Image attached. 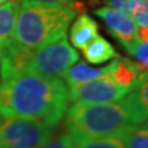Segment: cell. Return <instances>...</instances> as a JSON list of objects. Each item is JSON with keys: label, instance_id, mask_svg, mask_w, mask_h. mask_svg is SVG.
Returning a JSON list of instances; mask_svg holds the SVG:
<instances>
[{"label": "cell", "instance_id": "6da1fadb", "mask_svg": "<svg viewBox=\"0 0 148 148\" xmlns=\"http://www.w3.org/2000/svg\"><path fill=\"white\" fill-rule=\"evenodd\" d=\"M67 88L58 77L21 74L0 83V116L25 117L54 127L67 111Z\"/></svg>", "mask_w": 148, "mask_h": 148}, {"label": "cell", "instance_id": "7a4b0ae2", "mask_svg": "<svg viewBox=\"0 0 148 148\" xmlns=\"http://www.w3.org/2000/svg\"><path fill=\"white\" fill-rule=\"evenodd\" d=\"M147 79L123 99L108 104L74 103L66 111V126L77 142L127 132L147 121Z\"/></svg>", "mask_w": 148, "mask_h": 148}, {"label": "cell", "instance_id": "3957f363", "mask_svg": "<svg viewBox=\"0 0 148 148\" xmlns=\"http://www.w3.org/2000/svg\"><path fill=\"white\" fill-rule=\"evenodd\" d=\"M77 9L20 0L14 41L30 49H40L66 38L67 30L74 20Z\"/></svg>", "mask_w": 148, "mask_h": 148}, {"label": "cell", "instance_id": "277c9868", "mask_svg": "<svg viewBox=\"0 0 148 148\" xmlns=\"http://www.w3.org/2000/svg\"><path fill=\"white\" fill-rule=\"evenodd\" d=\"M53 127L25 117H10L0 121V148H38L48 142Z\"/></svg>", "mask_w": 148, "mask_h": 148}, {"label": "cell", "instance_id": "5b68a950", "mask_svg": "<svg viewBox=\"0 0 148 148\" xmlns=\"http://www.w3.org/2000/svg\"><path fill=\"white\" fill-rule=\"evenodd\" d=\"M78 59V52L66 38H62L46 47L36 49L32 54L26 73L59 78L62 73L75 64Z\"/></svg>", "mask_w": 148, "mask_h": 148}, {"label": "cell", "instance_id": "8992f818", "mask_svg": "<svg viewBox=\"0 0 148 148\" xmlns=\"http://www.w3.org/2000/svg\"><path fill=\"white\" fill-rule=\"evenodd\" d=\"M128 90L117 85L111 75L80 83L67 89V100L71 103L108 104L123 99Z\"/></svg>", "mask_w": 148, "mask_h": 148}, {"label": "cell", "instance_id": "52a82bcc", "mask_svg": "<svg viewBox=\"0 0 148 148\" xmlns=\"http://www.w3.org/2000/svg\"><path fill=\"white\" fill-rule=\"evenodd\" d=\"M92 11L103 20L111 35L120 41L122 46L132 42L137 37V26L126 14H122L109 6H101Z\"/></svg>", "mask_w": 148, "mask_h": 148}, {"label": "cell", "instance_id": "ba28073f", "mask_svg": "<svg viewBox=\"0 0 148 148\" xmlns=\"http://www.w3.org/2000/svg\"><path fill=\"white\" fill-rule=\"evenodd\" d=\"M34 52V49H30L12 41L0 56V78L1 80L26 74Z\"/></svg>", "mask_w": 148, "mask_h": 148}, {"label": "cell", "instance_id": "9c48e42d", "mask_svg": "<svg viewBox=\"0 0 148 148\" xmlns=\"http://www.w3.org/2000/svg\"><path fill=\"white\" fill-rule=\"evenodd\" d=\"M119 59H114L111 63H109L105 67H91L85 62H78L73 64L71 68H68L66 72L61 74V79H64L67 83L68 88L74 86L80 83L95 80L98 78L105 77V75H111V73L115 71V68L117 66Z\"/></svg>", "mask_w": 148, "mask_h": 148}, {"label": "cell", "instance_id": "30bf717a", "mask_svg": "<svg viewBox=\"0 0 148 148\" xmlns=\"http://www.w3.org/2000/svg\"><path fill=\"white\" fill-rule=\"evenodd\" d=\"M111 77L117 85L131 91L141 82L147 79V73H143L131 59L120 58L115 71L111 73Z\"/></svg>", "mask_w": 148, "mask_h": 148}, {"label": "cell", "instance_id": "8fae6325", "mask_svg": "<svg viewBox=\"0 0 148 148\" xmlns=\"http://www.w3.org/2000/svg\"><path fill=\"white\" fill-rule=\"evenodd\" d=\"M99 26L94 18L86 14L79 15L71 27V42L75 48L84 49L98 36Z\"/></svg>", "mask_w": 148, "mask_h": 148}, {"label": "cell", "instance_id": "7c38bea8", "mask_svg": "<svg viewBox=\"0 0 148 148\" xmlns=\"http://www.w3.org/2000/svg\"><path fill=\"white\" fill-rule=\"evenodd\" d=\"M20 0H9L0 5V56L14 41V27Z\"/></svg>", "mask_w": 148, "mask_h": 148}, {"label": "cell", "instance_id": "4fadbf2b", "mask_svg": "<svg viewBox=\"0 0 148 148\" xmlns=\"http://www.w3.org/2000/svg\"><path fill=\"white\" fill-rule=\"evenodd\" d=\"M83 54H84L86 62L90 64H103L110 59L119 57L112 45L100 35L96 36L83 49Z\"/></svg>", "mask_w": 148, "mask_h": 148}, {"label": "cell", "instance_id": "5bb4252c", "mask_svg": "<svg viewBox=\"0 0 148 148\" xmlns=\"http://www.w3.org/2000/svg\"><path fill=\"white\" fill-rule=\"evenodd\" d=\"M75 148H126V132L79 141Z\"/></svg>", "mask_w": 148, "mask_h": 148}, {"label": "cell", "instance_id": "9a60e30c", "mask_svg": "<svg viewBox=\"0 0 148 148\" xmlns=\"http://www.w3.org/2000/svg\"><path fill=\"white\" fill-rule=\"evenodd\" d=\"M127 52L131 54V57L135 59V63L138 66L143 73H147L148 67V41L140 40L136 37L132 42L123 45Z\"/></svg>", "mask_w": 148, "mask_h": 148}, {"label": "cell", "instance_id": "2e32d148", "mask_svg": "<svg viewBox=\"0 0 148 148\" xmlns=\"http://www.w3.org/2000/svg\"><path fill=\"white\" fill-rule=\"evenodd\" d=\"M128 16L133 20L137 29H148V0H131Z\"/></svg>", "mask_w": 148, "mask_h": 148}, {"label": "cell", "instance_id": "e0dca14e", "mask_svg": "<svg viewBox=\"0 0 148 148\" xmlns=\"http://www.w3.org/2000/svg\"><path fill=\"white\" fill-rule=\"evenodd\" d=\"M126 148H148L147 122L137 125L126 132Z\"/></svg>", "mask_w": 148, "mask_h": 148}, {"label": "cell", "instance_id": "ac0fdd59", "mask_svg": "<svg viewBox=\"0 0 148 148\" xmlns=\"http://www.w3.org/2000/svg\"><path fill=\"white\" fill-rule=\"evenodd\" d=\"M75 146L77 141L69 133H63L56 138H51L48 142L38 148H75Z\"/></svg>", "mask_w": 148, "mask_h": 148}, {"label": "cell", "instance_id": "d6986e66", "mask_svg": "<svg viewBox=\"0 0 148 148\" xmlns=\"http://www.w3.org/2000/svg\"><path fill=\"white\" fill-rule=\"evenodd\" d=\"M104 1L106 4V6L112 8L115 10L128 15V5L131 0H104Z\"/></svg>", "mask_w": 148, "mask_h": 148}, {"label": "cell", "instance_id": "ffe728a7", "mask_svg": "<svg viewBox=\"0 0 148 148\" xmlns=\"http://www.w3.org/2000/svg\"><path fill=\"white\" fill-rule=\"evenodd\" d=\"M29 1L49 4V5H61V6H74L75 0H29Z\"/></svg>", "mask_w": 148, "mask_h": 148}, {"label": "cell", "instance_id": "44dd1931", "mask_svg": "<svg viewBox=\"0 0 148 148\" xmlns=\"http://www.w3.org/2000/svg\"><path fill=\"white\" fill-rule=\"evenodd\" d=\"M1 1H3V3H5V1H9V0H1Z\"/></svg>", "mask_w": 148, "mask_h": 148}, {"label": "cell", "instance_id": "7402d4cb", "mask_svg": "<svg viewBox=\"0 0 148 148\" xmlns=\"http://www.w3.org/2000/svg\"><path fill=\"white\" fill-rule=\"evenodd\" d=\"M1 4H3V1H1V0H0V5H1Z\"/></svg>", "mask_w": 148, "mask_h": 148}, {"label": "cell", "instance_id": "603a6c76", "mask_svg": "<svg viewBox=\"0 0 148 148\" xmlns=\"http://www.w3.org/2000/svg\"><path fill=\"white\" fill-rule=\"evenodd\" d=\"M1 120H3V117H1V116H0V121H1Z\"/></svg>", "mask_w": 148, "mask_h": 148}]
</instances>
